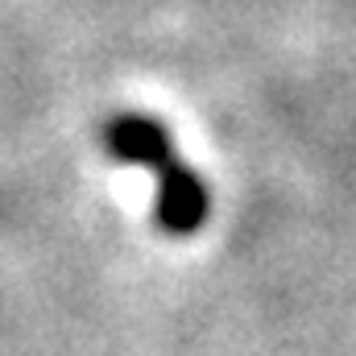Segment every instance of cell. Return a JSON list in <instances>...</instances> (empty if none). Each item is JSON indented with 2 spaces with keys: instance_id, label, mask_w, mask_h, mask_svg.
<instances>
[{
  "instance_id": "6da1fadb",
  "label": "cell",
  "mask_w": 356,
  "mask_h": 356,
  "mask_svg": "<svg viewBox=\"0 0 356 356\" xmlns=\"http://www.w3.org/2000/svg\"><path fill=\"white\" fill-rule=\"evenodd\" d=\"M104 149L108 158L124 162V166H141L158 175V228L170 236H195L207 224L211 211V195L203 186V178L195 175L182 158H178L175 141L166 133L162 120L145 116V112H120L104 124Z\"/></svg>"
}]
</instances>
